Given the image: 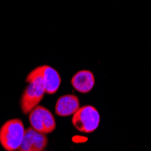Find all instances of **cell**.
Masks as SVG:
<instances>
[{
    "mask_svg": "<svg viewBox=\"0 0 151 151\" xmlns=\"http://www.w3.org/2000/svg\"><path fill=\"white\" fill-rule=\"evenodd\" d=\"M35 69L43 79L45 92L48 94L55 93L59 90L62 83L60 73L54 68L49 65H41L36 67Z\"/></svg>",
    "mask_w": 151,
    "mask_h": 151,
    "instance_id": "cell-6",
    "label": "cell"
},
{
    "mask_svg": "<svg viewBox=\"0 0 151 151\" xmlns=\"http://www.w3.org/2000/svg\"><path fill=\"white\" fill-rule=\"evenodd\" d=\"M101 122V115L98 109L91 105L81 107L73 115V127L81 133H92L98 129Z\"/></svg>",
    "mask_w": 151,
    "mask_h": 151,
    "instance_id": "cell-3",
    "label": "cell"
},
{
    "mask_svg": "<svg viewBox=\"0 0 151 151\" xmlns=\"http://www.w3.org/2000/svg\"><path fill=\"white\" fill-rule=\"evenodd\" d=\"M31 127L43 134H51L56 129V121L52 113L44 106L38 105L29 114Z\"/></svg>",
    "mask_w": 151,
    "mask_h": 151,
    "instance_id": "cell-4",
    "label": "cell"
},
{
    "mask_svg": "<svg viewBox=\"0 0 151 151\" xmlns=\"http://www.w3.org/2000/svg\"><path fill=\"white\" fill-rule=\"evenodd\" d=\"M80 101L76 95H63L57 100L54 107V111L58 116L68 117L73 115L80 109Z\"/></svg>",
    "mask_w": 151,
    "mask_h": 151,
    "instance_id": "cell-7",
    "label": "cell"
},
{
    "mask_svg": "<svg viewBox=\"0 0 151 151\" xmlns=\"http://www.w3.org/2000/svg\"><path fill=\"white\" fill-rule=\"evenodd\" d=\"M47 145L48 139L46 135L30 127L25 129L24 139L17 151H44Z\"/></svg>",
    "mask_w": 151,
    "mask_h": 151,
    "instance_id": "cell-5",
    "label": "cell"
},
{
    "mask_svg": "<svg viewBox=\"0 0 151 151\" xmlns=\"http://www.w3.org/2000/svg\"><path fill=\"white\" fill-rule=\"evenodd\" d=\"M25 128L19 119H11L0 128V144L5 151H17L24 139Z\"/></svg>",
    "mask_w": 151,
    "mask_h": 151,
    "instance_id": "cell-2",
    "label": "cell"
},
{
    "mask_svg": "<svg viewBox=\"0 0 151 151\" xmlns=\"http://www.w3.org/2000/svg\"><path fill=\"white\" fill-rule=\"evenodd\" d=\"M71 83L77 91L81 93H88L95 85V77L89 70H81L73 76Z\"/></svg>",
    "mask_w": 151,
    "mask_h": 151,
    "instance_id": "cell-8",
    "label": "cell"
},
{
    "mask_svg": "<svg viewBox=\"0 0 151 151\" xmlns=\"http://www.w3.org/2000/svg\"><path fill=\"white\" fill-rule=\"evenodd\" d=\"M25 82L27 85L21 95L20 109L24 115H28L43 101L46 92L43 79L35 68L27 74Z\"/></svg>",
    "mask_w": 151,
    "mask_h": 151,
    "instance_id": "cell-1",
    "label": "cell"
},
{
    "mask_svg": "<svg viewBox=\"0 0 151 151\" xmlns=\"http://www.w3.org/2000/svg\"><path fill=\"white\" fill-rule=\"evenodd\" d=\"M44 151H45V150H44Z\"/></svg>",
    "mask_w": 151,
    "mask_h": 151,
    "instance_id": "cell-9",
    "label": "cell"
}]
</instances>
